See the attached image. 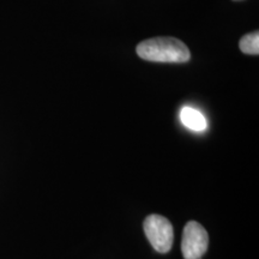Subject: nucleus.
Returning a JSON list of instances; mask_svg holds the SVG:
<instances>
[{
    "instance_id": "1",
    "label": "nucleus",
    "mask_w": 259,
    "mask_h": 259,
    "mask_svg": "<svg viewBox=\"0 0 259 259\" xmlns=\"http://www.w3.org/2000/svg\"><path fill=\"white\" fill-rule=\"evenodd\" d=\"M137 54L142 59L155 63H187L191 59L189 47L176 37H153L138 45Z\"/></svg>"
},
{
    "instance_id": "2",
    "label": "nucleus",
    "mask_w": 259,
    "mask_h": 259,
    "mask_svg": "<svg viewBox=\"0 0 259 259\" xmlns=\"http://www.w3.org/2000/svg\"><path fill=\"white\" fill-rule=\"evenodd\" d=\"M144 233L151 246L160 253L170 251L174 240L171 223L160 215H150L144 221Z\"/></svg>"
},
{
    "instance_id": "4",
    "label": "nucleus",
    "mask_w": 259,
    "mask_h": 259,
    "mask_svg": "<svg viewBox=\"0 0 259 259\" xmlns=\"http://www.w3.org/2000/svg\"><path fill=\"white\" fill-rule=\"evenodd\" d=\"M180 120L185 127L194 132H203L208 128L205 116L192 107H184L180 111Z\"/></svg>"
},
{
    "instance_id": "5",
    "label": "nucleus",
    "mask_w": 259,
    "mask_h": 259,
    "mask_svg": "<svg viewBox=\"0 0 259 259\" xmlns=\"http://www.w3.org/2000/svg\"><path fill=\"white\" fill-rule=\"evenodd\" d=\"M240 51L250 56H258L259 54V32L254 31L251 34L244 35L239 42Z\"/></svg>"
},
{
    "instance_id": "3",
    "label": "nucleus",
    "mask_w": 259,
    "mask_h": 259,
    "mask_svg": "<svg viewBox=\"0 0 259 259\" xmlns=\"http://www.w3.org/2000/svg\"><path fill=\"white\" fill-rule=\"evenodd\" d=\"M209 235L198 222L191 221L184 228L181 252L185 259H202L208 250Z\"/></svg>"
}]
</instances>
